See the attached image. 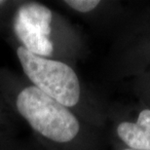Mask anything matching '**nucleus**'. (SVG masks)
I'll return each instance as SVG.
<instances>
[{"mask_svg":"<svg viewBox=\"0 0 150 150\" xmlns=\"http://www.w3.org/2000/svg\"><path fill=\"white\" fill-rule=\"evenodd\" d=\"M0 96L49 150H100V129L44 94L23 75L0 67Z\"/></svg>","mask_w":150,"mask_h":150,"instance_id":"1","label":"nucleus"},{"mask_svg":"<svg viewBox=\"0 0 150 150\" xmlns=\"http://www.w3.org/2000/svg\"><path fill=\"white\" fill-rule=\"evenodd\" d=\"M4 40L16 42L35 56L71 65L85 53L77 29L58 12L34 0H19Z\"/></svg>","mask_w":150,"mask_h":150,"instance_id":"2","label":"nucleus"},{"mask_svg":"<svg viewBox=\"0 0 150 150\" xmlns=\"http://www.w3.org/2000/svg\"><path fill=\"white\" fill-rule=\"evenodd\" d=\"M20 62L23 75L44 94L100 129L104 121L103 105L82 82L73 65L35 56L16 42L6 41Z\"/></svg>","mask_w":150,"mask_h":150,"instance_id":"3","label":"nucleus"},{"mask_svg":"<svg viewBox=\"0 0 150 150\" xmlns=\"http://www.w3.org/2000/svg\"><path fill=\"white\" fill-rule=\"evenodd\" d=\"M117 137L126 148L150 150V107L139 110L134 120H123L115 126Z\"/></svg>","mask_w":150,"mask_h":150,"instance_id":"4","label":"nucleus"},{"mask_svg":"<svg viewBox=\"0 0 150 150\" xmlns=\"http://www.w3.org/2000/svg\"><path fill=\"white\" fill-rule=\"evenodd\" d=\"M19 120L4 98L0 96V144L14 139Z\"/></svg>","mask_w":150,"mask_h":150,"instance_id":"5","label":"nucleus"},{"mask_svg":"<svg viewBox=\"0 0 150 150\" xmlns=\"http://www.w3.org/2000/svg\"><path fill=\"white\" fill-rule=\"evenodd\" d=\"M19 0H0V37L5 39L9 33V25Z\"/></svg>","mask_w":150,"mask_h":150,"instance_id":"6","label":"nucleus"},{"mask_svg":"<svg viewBox=\"0 0 150 150\" xmlns=\"http://www.w3.org/2000/svg\"><path fill=\"white\" fill-rule=\"evenodd\" d=\"M0 150H49L33 137L31 139H12L0 144Z\"/></svg>","mask_w":150,"mask_h":150,"instance_id":"7","label":"nucleus"},{"mask_svg":"<svg viewBox=\"0 0 150 150\" xmlns=\"http://www.w3.org/2000/svg\"><path fill=\"white\" fill-rule=\"evenodd\" d=\"M122 150H132V149H129V148H125V149H122Z\"/></svg>","mask_w":150,"mask_h":150,"instance_id":"8","label":"nucleus"}]
</instances>
